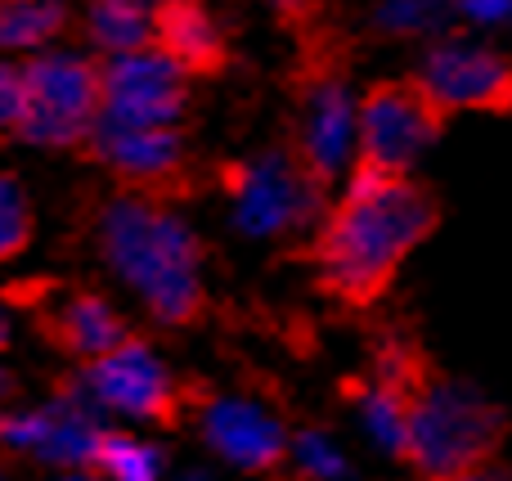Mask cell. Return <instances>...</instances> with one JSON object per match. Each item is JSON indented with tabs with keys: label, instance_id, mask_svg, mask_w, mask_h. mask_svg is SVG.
<instances>
[{
	"label": "cell",
	"instance_id": "cell-26",
	"mask_svg": "<svg viewBox=\"0 0 512 481\" xmlns=\"http://www.w3.org/2000/svg\"><path fill=\"white\" fill-rule=\"evenodd\" d=\"M450 481H512V464H504V459H490V464L472 468V473H459Z\"/></svg>",
	"mask_w": 512,
	"mask_h": 481
},
{
	"label": "cell",
	"instance_id": "cell-15",
	"mask_svg": "<svg viewBox=\"0 0 512 481\" xmlns=\"http://www.w3.org/2000/svg\"><path fill=\"white\" fill-rule=\"evenodd\" d=\"M153 18V50L171 59L185 77H221L230 68V36L203 0H158Z\"/></svg>",
	"mask_w": 512,
	"mask_h": 481
},
{
	"label": "cell",
	"instance_id": "cell-14",
	"mask_svg": "<svg viewBox=\"0 0 512 481\" xmlns=\"http://www.w3.org/2000/svg\"><path fill=\"white\" fill-rule=\"evenodd\" d=\"M36 329L45 333L59 356L90 365V360L117 351L122 342H131V324L117 311L108 297L90 293V288H54L41 293V315H36Z\"/></svg>",
	"mask_w": 512,
	"mask_h": 481
},
{
	"label": "cell",
	"instance_id": "cell-6",
	"mask_svg": "<svg viewBox=\"0 0 512 481\" xmlns=\"http://www.w3.org/2000/svg\"><path fill=\"white\" fill-rule=\"evenodd\" d=\"M81 158L104 167L122 194L158 198L171 207L203 189V167L180 126H122L99 117L90 140L81 144Z\"/></svg>",
	"mask_w": 512,
	"mask_h": 481
},
{
	"label": "cell",
	"instance_id": "cell-33",
	"mask_svg": "<svg viewBox=\"0 0 512 481\" xmlns=\"http://www.w3.org/2000/svg\"><path fill=\"white\" fill-rule=\"evenodd\" d=\"M427 5H445V9H454V0H427Z\"/></svg>",
	"mask_w": 512,
	"mask_h": 481
},
{
	"label": "cell",
	"instance_id": "cell-10",
	"mask_svg": "<svg viewBox=\"0 0 512 481\" xmlns=\"http://www.w3.org/2000/svg\"><path fill=\"white\" fill-rule=\"evenodd\" d=\"M23 126L18 140L41 149H77L90 140L99 113H104V86L99 63L77 54H45L23 63Z\"/></svg>",
	"mask_w": 512,
	"mask_h": 481
},
{
	"label": "cell",
	"instance_id": "cell-3",
	"mask_svg": "<svg viewBox=\"0 0 512 481\" xmlns=\"http://www.w3.org/2000/svg\"><path fill=\"white\" fill-rule=\"evenodd\" d=\"M508 410L477 383L427 365L409 387L405 464L423 481H450L504 455Z\"/></svg>",
	"mask_w": 512,
	"mask_h": 481
},
{
	"label": "cell",
	"instance_id": "cell-9",
	"mask_svg": "<svg viewBox=\"0 0 512 481\" xmlns=\"http://www.w3.org/2000/svg\"><path fill=\"white\" fill-rule=\"evenodd\" d=\"M77 383L99 414H117V419L144 423V428H176L194 410L189 387L140 338L122 342L117 351L81 365Z\"/></svg>",
	"mask_w": 512,
	"mask_h": 481
},
{
	"label": "cell",
	"instance_id": "cell-29",
	"mask_svg": "<svg viewBox=\"0 0 512 481\" xmlns=\"http://www.w3.org/2000/svg\"><path fill=\"white\" fill-rule=\"evenodd\" d=\"M50 481H99L95 473H54Z\"/></svg>",
	"mask_w": 512,
	"mask_h": 481
},
{
	"label": "cell",
	"instance_id": "cell-8",
	"mask_svg": "<svg viewBox=\"0 0 512 481\" xmlns=\"http://www.w3.org/2000/svg\"><path fill=\"white\" fill-rule=\"evenodd\" d=\"M104 423L77 378L59 383L45 405H5L0 410V455L41 464L50 473H90L104 441Z\"/></svg>",
	"mask_w": 512,
	"mask_h": 481
},
{
	"label": "cell",
	"instance_id": "cell-12",
	"mask_svg": "<svg viewBox=\"0 0 512 481\" xmlns=\"http://www.w3.org/2000/svg\"><path fill=\"white\" fill-rule=\"evenodd\" d=\"M194 423L203 446L221 459L225 468L248 477H274L288 464V437L292 423L261 396L243 392H203L194 401Z\"/></svg>",
	"mask_w": 512,
	"mask_h": 481
},
{
	"label": "cell",
	"instance_id": "cell-7",
	"mask_svg": "<svg viewBox=\"0 0 512 481\" xmlns=\"http://www.w3.org/2000/svg\"><path fill=\"white\" fill-rule=\"evenodd\" d=\"M450 117L432 104L414 77H382L360 90V140H355V167L414 176L436 140L445 135Z\"/></svg>",
	"mask_w": 512,
	"mask_h": 481
},
{
	"label": "cell",
	"instance_id": "cell-1",
	"mask_svg": "<svg viewBox=\"0 0 512 481\" xmlns=\"http://www.w3.org/2000/svg\"><path fill=\"white\" fill-rule=\"evenodd\" d=\"M441 225V198L418 176L351 167L306 243L315 284L346 311H369L391 293L405 261Z\"/></svg>",
	"mask_w": 512,
	"mask_h": 481
},
{
	"label": "cell",
	"instance_id": "cell-13",
	"mask_svg": "<svg viewBox=\"0 0 512 481\" xmlns=\"http://www.w3.org/2000/svg\"><path fill=\"white\" fill-rule=\"evenodd\" d=\"M185 72L158 50L135 54H108L99 63V86H104V122L122 126H180L189 104Z\"/></svg>",
	"mask_w": 512,
	"mask_h": 481
},
{
	"label": "cell",
	"instance_id": "cell-23",
	"mask_svg": "<svg viewBox=\"0 0 512 481\" xmlns=\"http://www.w3.org/2000/svg\"><path fill=\"white\" fill-rule=\"evenodd\" d=\"M454 27L472 36L512 32V0H454Z\"/></svg>",
	"mask_w": 512,
	"mask_h": 481
},
{
	"label": "cell",
	"instance_id": "cell-24",
	"mask_svg": "<svg viewBox=\"0 0 512 481\" xmlns=\"http://www.w3.org/2000/svg\"><path fill=\"white\" fill-rule=\"evenodd\" d=\"M23 68L18 63H0V140H14L23 126Z\"/></svg>",
	"mask_w": 512,
	"mask_h": 481
},
{
	"label": "cell",
	"instance_id": "cell-11",
	"mask_svg": "<svg viewBox=\"0 0 512 481\" xmlns=\"http://www.w3.org/2000/svg\"><path fill=\"white\" fill-rule=\"evenodd\" d=\"M409 77L432 95L445 117L454 113H512V54L490 36L445 32L423 45Z\"/></svg>",
	"mask_w": 512,
	"mask_h": 481
},
{
	"label": "cell",
	"instance_id": "cell-2",
	"mask_svg": "<svg viewBox=\"0 0 512 481\" xmlns=\"http://www.w3.org/2000/svg\"><path fill=\"white\" fill-rule=\"evenodd\" d=\"M90 234L104 266L140 297L162 329H194L207 315V248L171 203L117 189L95 207Z\"/></svg>",
	"mask_w": 512,
	"mask_h": 481
},
{
	"label": "cell",
	"instance_id": "cell-34",
	"mask_svg": "<svg viewBox=\"0 0 512 481\" xmlns=\"http://www.w3.org/2000/svg\"><path fill=\"white\" fill-rule=\"evenodd\" d=\"M0 481H9V473H5V468H0Z\"/></svg>",
	"mask_w": 512,
	"mask_h": 481
},
{
	"label": "cell",
	"instance_id": "cell-18",
	"mask_svg": "<svg viewBox=\"0 0 512 481\" xmlns=\"http://www.w3.org/2000/svg\"><path fill=\"white\" fill-rule=\"evenodd\" d=\"M364 23L382 41H436V36L454 32V9L427 5V0H369Z\"/></svg>",
	"mask_w": 512,
	"mask_h": 481
},
{
	"label": "cell",
	"instance_id": "cell-28",
	"mask_svg": "<svg viewBox=\"0 0 512 481\" xmlns=\"http://www.w3.org/2000/svg\"><path fill=\"white\" fill-rule=\"evenodd\" d=\"M171 481H216V473H207V468H189V473H180Z\"/></svg>",
	"mask_w": 512,
	"mask_h": 481
},
{
	"label": "cell",
	"instance_id": "cell-16",
	"mask_svg": "<svg viewBox=\"0 0 512 481\" xmlns=\"http://www.w3.org/2000/svg\"><path fill=\"white\" fill-rule=\"evenodd\" d=\"M346 401L351 414L360 423L364 441H369L378 455L405 464V437H409V387L391 383V378L364 374L355 383H346Z\"/></svg>",
	"mask_w": 512,
	"mask_h": 481
},
{
	"label": "cell",
	"instance_id": "cell-20",
	"mask_svg": "<svg viewBox=\"0 0 512 481\" xmlns=\"http://www.w3.org/2000/svg\"><path fill=\"white\" fill-rule=\"evenodd\" d=\"M288 468L297 481H355V459L342 446V437H333L319 423H301L288 437Z\"/></svg>",
	"mask_w": 512,
	"mask_h": 481
},
{
	"label": "cell",
	"instance_id": "cell-19",
	"mask_svg": "<svg viewBox=\"0 0 512 481\" xmlns=\"http://www.w3.org/2000/svg\"><path fill=\"white\" fill-rule=\"evenodd\" d=\"M72 27L68 0H0V50H36Z\"/></svg>",
	"mask_w": 512,
	"mask_h": 481
},
{
	"label": "cell",
	"instance_id": "cell-21",
	"mask_svg": "<svg viewBox=\"0 0 512 481\" xmlns=\"http://www.w3.org/2000/svg\"><path fill=\"white\" fill-rule=\"evenodd\" d=\"M86 32L99 50L108 54H135L153 45V18L144 5H122V0H90Z\"/></svg>",
	"mask_w": 512,
	"mask_h": 481
},
{
	"label": "cell",
	"instance_id": "cell-4",
	"mask_svg": "<svg viewBox=\"0 0 512 481\" xmlns=\"http://www.w3.org/2000/svg\"><path fill=\"white\" fill-rule=\"evenodd\" d=\"M212 176L230 198L234 230L261 243H310L333 203V189L315 180V171L292 153L288 140L265 144L252 158L221 162Z\"/></svg>",
	"mask_w": 512,
	"mask_h": 481
},
{
	"label": "cell",
	"instance_id": "cell-32",
	"mask_svg": "<svg viewBox=\"0 0 512 481\" xmlns=\"http://www.w3.org/2000/svg\"><path fill=\"white\" fill-rule=\"evenodd\" d=\"M122 5H144L149 9V5H158V0H122Z\"/></svg>",
	"mask_w": 512,
	"mask_h": 481
},
{
	"label": "cell",
	"instance_id": "cell-27",
	"mask_svg": "<svg viewBox=\"0 0 512 481\" xmlns=\"http://www.w3.org/2000/svg\"><path fill=\"white\" fill-rule=\"evenodd\" d=\"M9 401H14V378H9L5 369H0V410H5Z\"/></svg>",
	"mask_w": 512,
	"mask_h": 481
},
{
	"label": "cell",
	"instance_id": "cell-17",
	"mask_svg": "<svg viewBox=\"0 0 512 481\" xmlns=\"http://www.w3.org/2000/svg\"><path fill=\"white\" fill-rule=\"evenodd\" d=\"M90 473L99 481H171L167 450L158 441L135 437V432H117V428L104 432Z\"/></svg>",
	"mask_w": 512,
	"mask_h": 481
},
{
	"label": "cell",
	"instance_id": "cell-25",
	"mask_svg": "<svg viewBox=\"0 0 512 481\" xmlns=\"http://www.w3.org/2000/svg\"><path fill=\"white\" fill-rule=\"evenodd\" d=\"M265 5L292 27H306L310 18H315V0H265Z\"/></svg>",
	"mask_w": 512,
	"mask_h": 481
},
{
	"label": "cell",
	"instance_id": "cell-5",
	"mask_svg": "<svg viewBox=\"0 0 512 481\" xmlns=\"http://www.w3.org/2000/svg\"><path fill=\"white\" fill-rule=\"evenodd\" d=\"M355 140H360V90L351 86V68L328 50L310 54L292 86V153L315 171V180L337 189L355 167Z\"/></svg>",
	"mask_w": 512,
	"mask_h": 481
},
{
	"label": "cell",
	"instance_id": "cell-30",
	"mask_svg": "<svg viewBox=\"0 0 512 481\" xmlns=\"http://www.w3.org/2000/svg\"><path fill=\"white\" fill-rule=\"evenodd\" d=\"M5 347H9V320L0 315V351H5Z\"/></svg>",
	"mask_w": 512,
	"mask_h": 481
},
{
	"label": "cell",
	"instance_id": "cell-22",
	"mask_svg": "<svg viewBox=\"0 0 512 481\" xmlns=\"http://www.w3.org/2000/svg\"><path fill=\"white\" fill-rule=\"evenodd\" d=\"M32 203H27V189L18 176H0V266L14 257H23L27 243H32Z\"/></svg>",
	"mask_w": 512,
	"mask_h": 481
},
{
	"label": "cell",
	"instance_id": "cell-31",
	"mask_svg": "<svg viewBox=\"0 0 512 481\" xmlns=\"http://www.w3.org/2000/svg\"><path fill=\"white\" fill-rule=\"evenodd\" d=\"M261 481H297L292 473H274V477H261Z\"/></svg>",
	"mask_w": 512,
	"mask_h": 481
}]
</instances>
